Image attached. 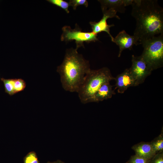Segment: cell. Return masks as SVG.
Instances as JSON below:
<instances>
[{
	"mask_svg": "<svg viewBox=\"0 0 163 163\" xmlns=\"http://www.w3.org/2000/svg\"><path fill=\"white\" fill-rule=\"evenodd\" d=\"M101 4L102 11L112 9L117 12L124 13L125 6L123 0H98Z\"/></svg>",
	"mask_w": 163,
	"mask_h": 163,
	"instance_id": "obj_12",
	"label": "cell"
},
{
	"mask_svg": "<svg viewBox=\"0 0 163 163\" xmlns=\"http://www.w3.org/2000/svg\"><path fill=\"white\" fill-rule=\"evenodd\" d=\"M149 163H163V152L156 153L149 160Z\"/></svg>",
	"mask_w": 163,
	"mask_h": 163,
	"instance_id": "obj_20",
	"label": "cell"
},
{
	"mask_svg": "<svg viewBox=\"0 0 163 163\" xmlns=\"http://www.w3.org/2000/svg\"><path fill=\"white\" fill-rule=\"evenodd\" d=\"M143 50L141 55L153 70L163 65V34L155 36L141 43Z\"/></svg>",
	"mask_w": 163,
	"mask_h": 163,
	"instance_id": "obj_4",
	"label": "cell"
},
{
	"mask_svg": "<svg viewBox=\"0 0 163 163\" xmlns=\"http://www.w3.org/2000/svg\"><path fill=\"white\" fill-rule=\"evenodd\" d=\"M114 80L115 81V89H117V92L120 93H123L130 87L135 86V80L129 68L118 75Z\"/></svg>",
	"mask_w": 163,
	"mask_h": 163,
	"instance_id": "obj_9",
	"label": "cell"
},
{
	"mask_svg": "<svg viewBox=\"0 0 163 163\" xmlns=\"http://www.w3.org/2000/svg\"><path fill=\"white\" fill-rule=\"evenodd\" d=\"M102 11L103 15L100 21L98 22L91 21L89 22L91 27L92 32L97 34L102 31L106 32L109 35L113 42L114 38L110 34V28L114 26V25H108L107 21L109 18H115L119 19H120V18L117 14V12L113 9H107Z\"/></svg>",
	"mask_w": 163,
	"mask_h": 163,
	"instance_id": "obj_7",
	"label": "cell"
},
{
	"mask_svg": "<svg viewBox=\"0 0 163 163\" xmlns=\"http://www.w3.org/2000/svg\"><path fill=\"white\" fill-rule=\"evenodd\" d=\"M132 148L135 155L149 161L156 153L150 142H141L133 145Z\"/></svg>",
	"mask_w": 163,
	"mask_h": 163,
	"instance_id": "obj_10",
	"label": "cell"
},
{
	"mask_svg": "<svg viewBox=\"0 0 163 163\" xmlns=\"http://www.w3.org/2000/svg\"><path fill=\"white\" fill-rule=\"evenodd\" d=\"M112 86L110 82L103 84L94 96L91 102H98L110 98L116 94L114 90L112 89Z\"/></svg>",
	"mask_w": 163,
	"mask_h": 163,
	"instance_id": "obj_11",
	"label": "cell"
},
{
	"mask_svg": "<svg viewBox=\"0 0 163 163\" xmlns=\"http://www.w3.org/2000/svg\"><path fill=\"white\" fill-rule=\"evenodd\" d=\"M78 48L66 50L63 60L57 67L64 90L77 92L87 73L91 69L89 61L78 53Z\"/></svg>",
	"mask_w": 163,
	"mask_h": 163,
	"instance_id": "obj_2",
	"label": "cell"
},
{
	"mask_svg": "<svg viewBox=\"0 0 163 163\" xmlns=\"http://www.w3.org/2000/svg\"><path fill=\"white\" fill-rule=\"evenodd\" d=\"M47 1L63 9L67 13H69V11L68 8L69 5V3L66 2L63 0H48Z\"/></svg>",
	"mask_w": 163,
	"mask_h": 163,
	"instance_id": "obj_17",
	"label": "cell"
},
{
	"mask_svg": "<svg viewBox=\"0 0 163 163\" xmlns=\"http://www.w3.org/2000/svg\"><path fill=\"white\" fill-rule=\"evenodd\" d=\"M132 64L129 69L135 82V86L142 83L153 71L141 56H132Z\"/></svg>",
	"mask_w": 163,
	"mask_h": 163,
	"instance_id": "obj_6",
	"label": "cell"
},
{
	"mask_svg": "<svg viewBox=\"0 0 163 163\" xmlns=\"http://www.w3.org/2000/svg\"><path fill=\"white\" fill-rule=\"evenodd\" d=\"M62 33L61 37V40L66 42L75 40L76 47L78 48L81 46L84 47V43L95 42L99 40L97 34L92 32H83L77 24L75 28L72 29L69 26H65L62 28Z\"/></svg>",
	"mask_w": 163,
	"mask_h": 163,
	"instance_id": "obj_5",
	"label": "cell"
},
{
	"mask_svg": "<svg viewBox=\"0 0 163 163\" xmlns=\"http://www.w3.org/2000/svg\"><path fill=\"white\" fill-rule=\"evenodd\" d=\"M114 79L107 67L91 69L85 75L77 92L80 101L84 104L91 102L94 96L101 86Z\"/></svg>",
	"mask_w": 163,
	"mask_h": 163,
	"instance_id": "obj_3",
	"label": "cell"
},
{
	"mask_svg": "<svg viewBox=\"0 0 163 163\" xmlns=\"http://www.w3.org/2000/svg\"><path fill=\"white\" fill-rule=\"evenodd\" d=\"M113 42L115 43L119 47V57H120L124 50L128 49L131 50L134 45L139 44L135 37L128 34L124 30L120 32L114 38Z\"/></svg>",
	"mask_w": 163,
	"mask_h": 163,
	"instance_id": "obj_8",
	"label": "cell"
},
{
	"mask_svg": "<svg viewBox=\"0 0 163 163\" xmlns=\"http://www.w3.org/2000/svg\"><path fill=\"white\" fill-rule=\"evenodd\" d=\"M132 15L136 21L133 35L139 44L163 34V9L156 0H135Z\"/></svg>",
	"mask_w": 163,
	"mask_h": 163,
	"instance_id": "obj_1",
	"label": "cell"
},
{
	"mask_svg": "<svg viewBox=\"0 0 163 163\" xmlns=\"http://www.w3.org/2000/svg\"><path fill=\"white\" fill-rule=\"evenodd\" d=\"M26 86L25 81L21 78H14V91L16 94L24 90Z\"/></svg>",
	"mask_w": 163,
	"mask_h": 163,
	"instance_id": "obj_15",
	"label": "cell"
},
{
	"mask_svg": "<svg viewBox=\"0 0 163 163\" xmlns=\"http://www.w3.org/2000/svg\"><path fill=\"white\" fill-rule=\"evenodd\" d=\"M47 163H66L60 160H58L53 162L48 161Z\"/></svg>",
	"mask_w": 163,
	"mask_h": 163,
	"instance_id": "obj_22",
	"label": "cell"
},
{
	"mask_svg": "<svg viewBox=\"0 0 163 163\" xmlns=\"http://www.w3.org/2000/svg\"><path fill=\"white\" fill-rule=\"evenodd\" d=\"M148 160L142 157L135 155L132 156L125 163H149Z\"/></svg>",
	"mask_w": 163,
	"mask_h": 163,
	"instance_id": "obj_19",
	"label": "cell"
},
{
	"mask_svg": "<svg viewBox=\"0 0 163 163\" xmlns=\"http://www.w3.org/2000/svg\"><path fill=\"white\" fill-rule=\"evenodd\" d=\"M156 153L163 152V133L162 132L158 136L150 142Z\"/></svg>",
	"mask_w": 163,
	"mask_h": 163,
	"instance_id": "obj_14",
	"label": "cell"
},
{
	"mask_svg": "<svg viewBox=\"0 0 163 163\" xmlns=\"http://www.w3.org/2000/svg\"><path fill=\"white\" fill-rule=\"evenodd\" d=\"M4 86L5 92L11 96L15 94L14 91V78H1Z\"/></svg>",
	"mask_w": 163,
	"mask_h": 163,
	"instance_id": "obj_13",
	"label": "cell"
},
{
	"mask_svg": "<svg viewBox=\"0 0 163 163\" xmlns=\"http://www.w3.org/2000/svg\"><path fill=\"white\" fill-rule=\"evenodd\" d=\"M123 2L125 7L132 5L133 3V0H123Z\"/></svg>",
	"mask_w": 163,
	"mask_h": 163,
	"instance_id": "obj_21",
	"label": "cell"
},
{
	"mask_svg": "<svg viewBox=\"0 0 163 163\" xmlns=\"http://www.w3.org/2000/svg\"><path fill=\"white\" fill-rule=\"evenodd\" d=\"M69 3L74 10H75L79 5H83L86 7L88 5V2L86 0H70Z\"/></svg>",
	"mask_w": 163,
	"mask_h": 163,
	"instance_id": "obj_18",
	"label": "cell"
},
{
	"mask_svg": "<svg viewBox=\"0 0 163 163\" xmlns=\"http://www.w3.org/2000/svg\"><path fill=\"white\" fill-rule=\"evenodd\" d=\"M24 163H40L36 153L34 151L29 152L23 158Z\"/></svg>",
	"mask_w": 163,
	"mask_h": 163,
	"instance_id": "obj_16",
	"label": "cell"
}]
</instances>
